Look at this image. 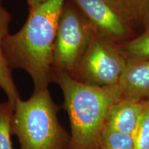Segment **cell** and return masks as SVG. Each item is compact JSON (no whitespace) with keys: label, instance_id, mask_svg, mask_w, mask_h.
<instances>
[{"label":"cell","instance_id":"6da1fadb","mask_svg":"<svg viewBox=\"0 0 149 149\" xmlns=\"http://www.w3.org/2000/svg\"><path fill=\"white\" fill-rule=\"evenodd\" d=\"M65 1L48 0L29 10L23 27L3 41L7 64L11 69L20 68L31 76L33 91L48 88L53 81V46Z\"/></svg>","mask_w":149,"mask_h":149},{"label":"cell","instance_id":"9a60e30c","mask_svg":"<svg viewBox=\"0 0 149 149\" xmlns=\"http://www.w3.org/2000/svg\"><path fill=\"white\" fill-rule=\"evenodd\" d=\"M47 1L48 0H27V2L29 6V10H32Z\"/></svg>","mask_w":149,"mask_h":149},{"label":"cell","instance_id":"ba28073f","mask_svg":"<svg viewBox=\"0 0 149 149\" xmlns=\"http://www.w3.org/2000/svg\"><path fill=\"white\" fill-rule=\"evenodd\" d=\"M145 101L123 98L112 106L108 113L104 126L113 130L134 135L141 115Z\"/></svg>","mask_w":149,"mask_h":149},{"label":"cell","instance_id":"9c48e42d","mask_svg":"<svg viewBox=\"0 0 149 149\" xmlns=\"http://www.w3.org/2000/svg\"><path fill=\"white\" fill-rule=\"evenodd\" d=\"M11 15L6 9L0 10V88L6 93L8 101L15 106L20 99L19 93L17 88L11 72V68L7 64L3 51V41L9 35V25Z\"/></svg>","mask_w":149,"mask_h":149},{"label":"cell","instance_id":"8992f818","mask_svg":"<svg viewBox=\"0 0 149 149\" xmlns=\"http://www.w3.org/2000/svg\"><path fill=\"white\" fill-rule=\"evenodd\" d=\"M98 34L122 37L127 32L118 6L109 0H71Z\"/></svg>","mask_w":149,"mask_h":149},{"label":"cell","instance_id":"3957f363","mask_svg":"<svg viewBox=\"0 0 149 149\" xmlns=\"http://www.w3.org/2000/svg\"><path fill=\"white\" fill-rule=\"evenodd\" d=\"M57 111L48 88L33 91L27 100L19 99L11 131L19 149H69L70 137L59 124Z\"/></svg>","mask_w":149,"mask_h":149},{"label":"cell","instance_id":"4fadbf2b","mask_svg":"<svg viewBox=\"0 0 149 149\" xmlns=\"http://www.w3.org/2000/svg\"><path fill=\"white\" fill-rule=\"evenodd\" d=\"M133 137V149H149V100H146L144 111Z\"/></svg>","mask_w":149,"mask_h":149},{"label":"cell","instance_id":"277c9868","mask_svg":"<svg viewBox=\"0 0 149 149\" xmlns=\"http://www.w3.org/2000/svg\"><path fill=\"white\" fill-rule=\"evenodd\" d=\"M93 29L74 4L65 1L59 17L53 46L55 68L73 71L88 47Z\"/></svg>","mask_w":149,"mask_h":149},{"label":"cell","instance_id":"2e32d148","mask_svg":"<svg viewBox=\"0 0 149 149\" xmlns=\"http://www.w3.org/2000/svg\"><path fill=\"white\" fill-rule=\"evenodd\" d=\"M4 9V8L2 6V4H1V0H0V10H2Z\"/></svg>","mask_w":149,"mask_h":149},{"label":"cell","instance_id":"5b68a950","mask_svg":"<svg viewBox=\"0 0 149 149\" xmlns=\"http://www.w3.org/2000/svg\"><path fill=\"white\" fill-rule=\"evenodd\" d=\"M126 65L127 61L122 55L93 31L85 53L69 74L74 79L86 84L112 86L119 84Z\"/></svg>","mask_w":149,"mask_h":149},{"label":"cell","instance_id":"7c38bea8","mask_svg":"<svg viewBox=\"0 0 149 149\" xmlns=\"http://www.w3.org/2000/svg\"><path fill=\"white\" fill-rule=\"evenodd\" d=\"M122 51L131 60H149V31L124 45Z\"/></svg>","mask_w":149,"mask_h":149},{"label":"cell","instance_id":"7a4b0ae2","mask_svg":"<svg viewBox=\"0 0 149 149\" xmlns=\"http://www.w3.org/2000/svg\"><path fill=\"white\" fill-rule=\"evenodd\" d=\"M53 81L64 95L70 124L69 149H100V137L109 110L123 99L119 85L96 86L77 81L55 68Z\"/></svg>","mask_w":149,"mask_h":149},{"label":"cell","instance_id":"e0dca14e","mask_svg":"<svg viewBox=\"0 0 149 149\" xmlns=\"http://www.w3.org/2000/svg\"><path fill=\"white\" fill-rule=\"evenodd\" d=\"M109 1H111L112 3H114L117 6V0H109Z\"/></svg>","mask_w":149,"mask_h":149},{"label":"cell","instance_id":"52a82bcc","mask_svg":"<svg viewBox=\"0 0 149 149\" xmlns=\"http://www.w3.org/2000/svg\"><path fill=\"white\" fill-rule=\"evenodd\" d=\"M124 99L149 100V60H128L119 82Z\"/></svg>","mask_w":149,"mask_h":149},{"label":"cell","instance_id":"5bb4252c","mask_svg":"<svg viewBox=\"0 0 149 149\" xmlns=\"http://www.w3.org/2000/svg\"><path fill=\"white\" fill-rule=\"evenodd\" d=\"M117 6L124 17H136L146 15L149 0H117Z\"/></svg>","mask_w":149,"mask_h":149},{"label":"cell","instance_id":"30bf717a","mask_svg":"<svg viewBox=\"0 0 149 149\" xmlns=\"http://www.w3.org/2000/svg\"><path fill=\"white\" fill-rule=\"evenodd\" d=\"M100 149H133L134 137L104 126L100 137Z\"/></svg>","mask_w":149,"mask_h":149},{"label":"cell","instance_id":"ac0fdd59","mask_svg":"<svg viewBox=\"0 0 149 149\" xmlns=\"http://www.w3.org/2000/svg\"><path fill=\"white\" fill-rule=\"evenodd\" d=\"M146 15H148V18H149V8H148V12H147V13H146Z\"/></svg>","mask_w":149,"mask_h":149},{"label":"cell","instance_id":"8fae6325","mask_svg":"<svg viewBox=\"0 0 149 149\" xmlns=\"http://www.w3.org/2000/svg\"><path fill=\"white\" fill-rule=\"evenodd\" d=\"M14 107L8 100L0 102V149H13L11 124Z\"/></svg>","mask_w":149,"mask_h":149},{"label":"cell","instance_id":"d6986e66","mask_svg":"<svg viewBox=\"0 0 149 149\" xmlns=\"http://www.w3.org/2000/svg\"></svg>","mask_w":149,"mask_h":149}]
</instances>
